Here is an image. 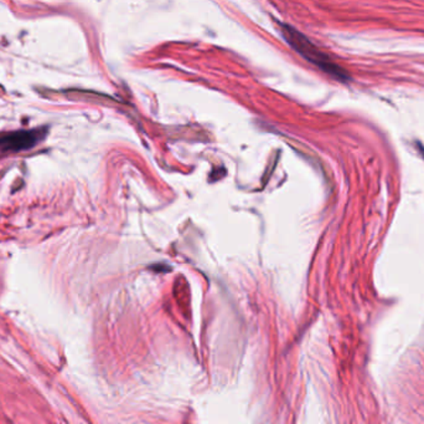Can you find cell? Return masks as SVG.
<instances>
[{
	"label": "cell",
	"instance_id": "obj_1",
	"mask_svg": "<svg viewBox=\"0 0 424 424\" xmlns=\"http://www.w3.org/2000/svg\"><path fill=\"white\" fill-rule=\"evenodd\" d=\"M280 28H282V32H283V37H285L287 42L303 58L306 59L311 63H314L324 73H329L330 76L335 78L339 81H347L349 80V75H347V71L342 66H339L337 63H334L325 53H323L319 47H316L301 32H298L293 27L285 25V24H283Z\"/></svg>",
	"mask_w": 424,
	"mask_h": 424
},
{
	"label": "cell",
	"instance_id": "obj_2",
	"mask_svg": "<svg viewBox=\"0 0 424 424\" xmlns=\"http://www.w3.org/2000/svg\"><path fill=\"white\" fill-rule=\"evenodd\" d=\"M46 131L44 130H30V131H16L0 137V152H21L32 150L45 137Z\"/></svg>",
	"mask_w": 424,
	"mask_h": 424
}]
</instances>
